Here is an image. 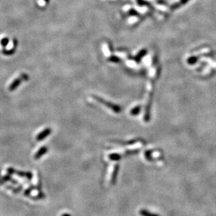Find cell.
<instances>
[{
	"label": "cell",
	"instance_id": "6da1fadb",
	"mask_svg": "<svg viewBox=\"0 0 216 216\" xmlns=\"http://www.w3.org/2000/svg\"><path fill=\"white\" fill-rule=\"evenodd\" d=\"M94 98L95 99L97 100V101H99V102L101 103V104H104V106H107L108 108H109V109H112L113 111L115 113H119L120 111V108L119 107V106H116V105L115 104H111V103L110 102H108V101H105V100L103 99L100 98V97H97V96H93Z\"/></svg>",
	"mask_w": 216,
	"mask_h": 216
},
{
	"label": "cell",
	"instance_id": "7a4b0ae2",
	"mask_svg": "<svg viewBox=\"0 0 216 216\" xmlns=\"http://www.w3.org/2000/svg\"><path fill=\"white\" fill-rule=\"evenodd\" d=\"M8 172L10 173V174H15L17 175H18L19 176H23V177H27L29 179H31L32 177V174H31L30 172H18V171H15L12 168H9L7 169Z\"/></svg>",
	"mask_w": 216,
	"mask_h": 216
},
{
	"label": "cell",
	"instance_id": "3957f363",
	"mask_svg": "<svg viewBox=\"0 0 216 216\" xmlns=\"http://www.w3.org/2000/svg\"><path fill=\"white\" fill-rule=\"evenodd\" d=\"M51 133V129L50 128H46L44 130H43L39 134H38L36 137V140L38 141H42L46 137H47L49 134Z\"/></svg>",
	"mask_w": 216,
	"mask_h": 216
},
{
	"label": "cell",
	"instance_id": "277c9868",
	"mask_svg": "<svg viewBox=\"0 0 216 216\" xmlns=\"http://www.w3.org/2000/svg\"><path fill=\"white\" fill-rule=\"evenodd\" d=\"M47 151H48V148L46 147V146L41 147V148L38 150V152L35 154L34 157V160H38L39 158H41V157H42L44 154H46V152H47Z\"/></svg>",
	"mask_w": 216,
	"mask_h": 216
},
{
	"label": "cell",
	"instance_id": "5b68a950",
	"mask_svg": "<svg viewBox=\"0 0 216 216\" xmlns=\"http://www.w3.org/2000/svg\"><path fill=\"white\" fill-rule=\"evenodd\" d=\"M23 77L22 78H15L14 81H13V82H12L11 84L10 85V86H9V90H10V91H13V90H14V89H16V87H18V86L20 85V83H21V79H22V81H23Z\"/></svg>",
	"mask_w": 216,
	"mask_h": 216
},
{
	"label": "cell",
	"instance_id": "8992f818",
	"mask_svg": "<svg viewBox=\"0 0 216 216\" xmlns=\"http://www.w3.org/2000/svg\"><path fill=\"white\" fill-rule=\"evenodd\" d=\"M117 168H118V165H116V166H115V169H114L113 175V176H112V183H113L114 182H115V175H116L117 172H118V170L116 171V169H117Z\"/></svg>",
	"mask_w": 216,
	"mask_h": 216
},
{
	"label": "cell",
	"instance_id": "52a82bcc",
	"mask_svg": "<svg viewBox=\"0 0 216 216\" xmlns=\"http://www.w3.org/2000/svg\"><path fill=\"white\" fill-rule=\"evenodd\" d=\"M62 216H70V215H68V214H64V215H62Z\"/></svg>",
	"mask_w": 216,
	"mask_h": 216
}]
</instances>
